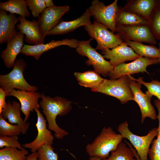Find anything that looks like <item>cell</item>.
<instances>
[{
  "label": "cell",
  "mask_w": 160,
  "mask_h": 160,
  "mask_svg": "<svg viewBox=\"0 0 160 160\" xmlns=\"http://www.w3.org/2000/svg\"><path fill=\"white\" fill-rule=\"evenodd\" d=\"M40 98L39 104L46 118L48 129L54 131V136L57 139H63L68 135V132L58 126L56 118L57 116H62L68 113L72 109V103L61 97H52L43 93L41 94Z\"/></svg>",
  "instance_id": "6da1fadb"
},
{
  "label": "cell",
  "mask_w": 160,
  "mask_h": 160,
  "mask_svg": "<svg viewBox=\"0 0 160 160\" xmlns=\"http://www.w3.org/2000/svg\"><path fill=\"white\" fill-rule=\"evenodd\" d=\"M123 137L111 127H104L91 143L87 145L86 151L90 157L97 156L102 160L109 157V153L116 150Z\"/></svg>",
  "instance_id": "7a4b0ae2"
},
{
  "label": "cell",
  "mask_w": 160,
  "mask_h": 160,
  "mask_svg": "<svg viewBox=\"0 0 160 160\" xmlns=\"http://www.w3.org/2000/svg\"><path fill=\"white\" fill-rule=\"evenodd\" d=\"M26 66L23 59L16 60L12 71L5 75H0V86L5 91L6 96L9 97L11 91L16 89L27 91H36L37 87L32 86L26 81L23 72Z\"/></svg>",
  "instance_id": "3957f363"
},
{
  "label": "cell",
  "mask_w": 160,
  "mask_h": 160,
  "mask_svg": "<svg viewBox=\"0 0 160 160\" xmlns=\"http://www.w3.org/2000/svg\"><path fill=\"white\" fill-rule=\"evenodd\" d=\"M128 75L123 76L116 79H104L98 87L91 89L115 97L122 104L129 100H134L133 94L130 87Z\"/></svg>",
  "instance_id": "277c9868"
},
{
  "label": "cell",
  "mask_w": 160,
  "mask_h": 160,
  "mask_svg": "<svg viewBox=\"0 0 160 160\" xmlns=\"http://www.w3.org/2000/svg\"><path fill=\"white\" fill-rule=\"evenodd\" d=\"M93 39L91 37L87 41H78L76 51L81 55L88 58L86 61V64L92 65L95 71L104 77L109 76L114 67L109 61H106L103 56L97 52L95 48L91 46L90 42Z\"/></svg>",
  "instance_id": "5b68a950"
},
{
  "label": "cell",
  "mask_w": 160,
  "mask_h": 160,
  "mask_svg": "<svg viewBox=\"0 0 160 160\" xmlns=\"http://www.w3.org/2000/svg\"><path fill=\"white\" fill-rule=\"evenodd\" d=\"M117 130L123 138H127L130 141L140 160H148V156L150 146L154 138L157 135L158 128H153L145 135L139 136L130 131L127 121H125L119 125Z\"/></svg>",
  "instance_id": "8992f818"
},
{
  "label": "cell",
  "mask_w": 160,
  "mask_h": 160,
  "mask_svg": "<svg viewBox=\"0 0 160 160\" xmlns=\"http://www.w3.org/2000/svg\"><path fill=\"white\" fill-rule=\"evenodd\" d=\"M84 28L89 35L95 39L97 43L95 49L102 51L112 49L124 42L123 39L117 34H115L104 25L96 20Z\"/></svg>",
  "instance_id": "52a82bcc"
},
{
  "label": "cell",
  "mask_w": 160,
  "mask_h": 160,
  "mask_svg": "<svg viewBox=\"0 0 160 160\" xmlns=\"http://www.w3.org/2000/svg\"><path fill=\"white\" fill-rule=\"evenodd\" d=\"M117 0L108 5L98 0H93L89 9L95 20L102 23L113 33L117 32L116 19L119 6Z\"/></svg>",
  "instance_id": "ba28073f"
},
{
  "label": "cell",
  "mask_w": 160,
  "mask_h": 160,
  "mask_svg": "<svg viewBox=\"0 0 160 160\" xmlns=\"http://www.w3.org/2000/svg\"><path fill=\"white\" fill-rule=\"evenodd\" d=\"M116 29L117 34L124 41H132L152 44L156 43L149 24L119 26L116 27Z\"/></svg>",
  "instance_id": "9c48e42d"
},
{
  "label": "cell",
  "mask_w": 160,
  "mask_h": 160,
  "mask_svg": "<svg viewBox=\"0 0 160 160\" xmlns=\"http://www.w3.org/2000/svg\"><path fill=\"white\" fill-rule=\"evenodd\" d=\"M128 76L130 87L134 95V100L138 104L140 110L141 123H143L146 117L155 120L157 119V115L151 102L153 96L148 91L145 93H143L141 89L142 84L136 82L130 75H128Z\"/></svg>",
  "instance_id": "30bf717a"
},
{
  "label": "cell",
  "mask_w": 160,
  "mask_h": 160,
  "mask_svg": "<svg viewBox=\"0 0 160 160\" xmlns=\"http://www.w3.org/2000/svg\"><path fill=\"white\" fill-rule=\"evenodd\" d=\"M158 63V60L151 59L140 56L131 63H121L114 67L113 71L109 75L110 79H116L126 75L139 73H148V66Z\"/></svg>",
  "instance_id": "8fae6325"
},
{
  "label": "cell",
  "mask_w": 160,
  "mask_h": 160,
  "mask_svg": "<svg viewBox=\"0 0 160 160\" xmlns=\"http://www.w3.org/2000/svg\"><path fill=\"white\" fill-rule=\"evenodd\" d=\"M70 10L67 5L47 8L37 21L42 35L45 38L47 33L62 20L63 16Z\"/></svg>",
  "instance_id": "7c38bea8"
},
{
  "label": "cell",
  "mask_w": 160,
  "mask_h": 160,
  "mask_svg": "<svg viewBox=\"0 0 160 160\" xmlns=\"http://www.w3.org/2000/svg\"><path fill=\"white\" fill-rule=\"evenodd\" d=\"M36 113L37 120L36 126L38 134L36 139L33 141L22 145L25 148L30 149L32 152L37 151L38 149L45 144L52 145L54 140V137L50 130L47 128V120L39 108L34 110Z\"/></svg>",
  "instance_id": "4fadbf2b"
},
{
  "label": "cell",
  "mask_w": 160,
  "mask_h": 160,
  "mask_svg": "<svg viewBox=\"0 0 160 160\" xmlns=\"http://www.w3.org/2000/svg\"><path fill=\"white\" fill-rule=\"evenodd\" d=\"M63 45L76 49L78 47V41L74 39H66L57 41L52 40L46 44L34 45L24 44L20 53L26 56H33L38 60L41 55L45 52Z\"/></svg>",
  "instance_id": "5bb4252c"
},
{
  "label": "cell",
  "mask_w": 160,
  "mask_h": 160,
  "mask_svg": "<svg viewBox=\"0 0 160 160\" xmlns=\"http://www.w3.org/2000/svg\"><path fill=\"white\" fill-rule=\"evenodd\" d=\"M20 23L17 25V29L25 35V41L29 45L44 44L43 37L37 21L26 20L20 16L18 17Z\"/></svg>",
  "instance_id": "9a60e30c"
},
{
  "label": "cell",
  "mask_w": 160,
  "mask_h": 160,
  "mask_svg": "<svg viewBox=\"0 0 160 160\" xmlns=\"http://www.w3.org/2000/svg\"><path fill=\"white\" fill-rule=\"evenodd\" d=\"M124 41L121 44L110 49H106L102 51L104 58L109 59L114 67L125 61L134 60L140 56L130 47Z\"/></svg>",
  "instance_id": "2e32d148"
},
{
  "label": "cell",
  "mask_w": 160,
  "mask_h": 160,
  "mask_svg": "<svg viewBox=\"0 0 160 160\" xmlns=\"http://www.w3.org/2000/svg\"><path fill=\"white\" fill-rule=\"evenodd\" d=\"M10 96L15 97L19 101L21 111L25 116L24 120L25 122L28 119L30 112L40 107L38 99L40 98L41 94L35 91L29 92L15 89L10 92Z\"/></svg>",
  "instance_id": "e0dca14e"
},
{
  "label": "cell",
  "mask_w": 160,
  "mask_h": 160,
  "mask_svg": "<svg viewBox=\"0 0 160 160\" xmlns=\"http://www.w3.org/2000/svg\"><path fill=\"white\" fill-rule=\"evenodd\" d=\"M25 36L20 31H17V34L8 41L6 49L1 52L0 57L7 68L13 67L16 57L24 45Z\"/></svg>",
  "instance_id": "ac0fdd59"
},
{
  "label": "cell",
  "mask_w": 160,
  "mask_h": 160,
  "mask_svg": "<svg viewBox=\"0 0 160 160\" xmlns=\"http://www.w3.org/2000/svg\"><path fill=\"white\" fill-rule=\"evenodd\" d=\"M92 15L89 8L80 17L73 20L64 21L61 20L47 34V35L62 34L73 31L82 26L91 24L90 18Z\"/></svg>",
  "instance_id": "d6986e66"
},
{
  "label": "cell",
  "mask_w": 160,
  "mask_h": 160,
  "mask_svg": "<svg viewBox=\"0 0 160 160\" xmlns=\"http://www.w3.org/2000/svg\"><path fill=\"white\" fill-rule=\"evenodd\" d=\"M19 19L15 14L0 10V44L7 42L17 34L15 25Z\"/></svg>",
  "instance_id": "ffe728a7"
},
{
  "label": "cell",
  "mask_w": 160,
  "mask_h": 160,
  "mask_svg": "<svg viewBox=\"0 0 160 160\" xmlns=\"http://www.w3.org/2000/svg\"><path fill=\"white\" fill-rule=\"evenodd\" d=\"M21 108L20 103L19 102L13 100L11 103L8 101L0 115L5 120L7 119L9 123L18 125L22 129V134L25 135L27 133L30 123L25 122L21 117Z\"/></svg>",
  "instance_id": "44dd1931"
},
{
  "label": "cell",
  "mask_w": 160,
  "mask_h": 160,
  "mask_svg": "<svg viewBox=\"0 0 160 160\" xmlns=\"http://www.w3.org/2000/svg\"><path fill=\"white\" fill-rule=\"evenodd\" d=\"M157 1L155 0H128L123 8L149 21Z\"/></svg>",
  "instance_id": "7402d4cb"
},
{
  "label": "cell",
  "mask_w": 160,
  "mask_h": 160,
  "mask_svg": "<svg viewBox=\"0 0 160 160\" xmlns=\"http://www.w3.org/2000/svg\"><path fill=\"white\" fill-rule=\"evenodd\" d=\"M116 27L122 25H148L149 21L143 17L119 6L116 19Z\"/></svg>",
  "instance_id": "603a6c76"
},
{
  "label": "cell",
  "mask_w": 160,
  "mask_h": 160,
  "mask_svg": "<svg viewBox=\"0 0 160 160\" xmlns=\"http://www.w3.org/2000/svg\"><path fill=\"white\" fill-rule=\"evenodd\" d=\"M74 76L80 85L90 88L91 89L98 87L104 79L95 70L88 71L84 72H75Z\"/></svg>",
  "instance_id": "cb8c5ba5"
},
{
  "label": "cell",
  "mask_w": 160,
  "mask_h": 160,
  "mask_svg": "<svg viewBox=\"0 0 160 160\" xmlns=\"http://www.w3.org/2000/svg\"><path fill=\"white\" fill-rule=\"evenodd\" d=\"M27 6L26 1L25 0H9L0 3V9L9 12L11 14H18L25 18L30 15Z\"/></svg>",
  "instance_id": "d4e9b609"
},
{
  "label": "cell",
  "mask_w": 160,
  "mask_h": 160,
  "mask_svg": "<svg viewBox=\"0 0 160 160\" xmlns=\"http://www.w3.org/2000/svg\"><path fill=\"white\" fill-rule=\"evenodd\" d=\"M125 42L140 56L151 59H157L159 56V49L153 45H147L139 42L128 41Z\"/></svg>",
  "instance_id": "484cf974"
},
{
  "label": "cell",
  "mask_w": 160,
  "mask_h": 160,
  "mask_svg": "<svg viewBox=\"0 0 160 160\" xmlns=\"http://www.w3.org/2000/svg\"><path fill=\"white\" fill-rule=\"evenodd\" d=\"M111 153L109 157L102 160H137L131 148L122 142L117 149Z\"/></svg>",
  "instance_id": "4316f807"
},
{
  "label": "cell",
  "mask_w": 160,
  "mask_h": 160,
  "mask_svg": "<svg viewBox=\"0 0 160 160\" xmlns=\"http://www.w3.org/2000/svg\"><path fill=\"white\" fill-rule=\"evenodd\" d=\"M154 102L158 111L157 116L159 122L158 134L156 139H153L151 143L148 155L150 160H160V101L156 100Z\"/></svg>",
  "instance_id": "83f0119b"
},
{
  "label": "cell",
  "mask_w": 160,
  "mask_h": 160,
  "mask_svg": "<svg viewBox=\"0 0 160 160\" xmlns=\"http://www.w3.org/2000/svg\"><path fill=\"white\" fill-rule=\"evenodd\" d=\"M12 147H5L0 150V160H25L28 151L23 148L17 150Z\"/></svg>",
  "instance_id": "f1b7e54d"
},
{
  "label": "cell",
  "mask_w": 160,
  "mask_h": 160,
  "mask_svg": "<svg viewBox=\"0 0 160 160\" xmlns=\"http://www.w3.org/2000/svg\"><path fill=\"white\" fill-rule=\"evenodd\" d=\"M149 25L153 36L160 40V0H157L149 21Z\"/></svg>",
  "instance_id": "f546056e"
},
{
  "label": "cell",
  "mask_w": 160,
  "mask_h": 160,
  "mask_svg": "<svg viewBox=\"0 0 160 160\" xmlns=\"http://www.w3.org/2000/svg\"><path fill=\"white\" fill-rule=\"evenodd\" d=\"M22 133L20 127L7 122L0 115V136H17Z\"/></svg>",
  "instance_id": "4dcf8cb0"
},
{
  "label": "cell",
  "mask_w": 160,
  "mask_h": 160,
  "mask_svg": "<svg viewBox=\"0 0 160 160\" xmlns=\"http://www.w3.org/2000/svg\"><path fill=\"white\" fill-rule=\"evenodd\" d=\"M54 150L52 145H43L38 150L39 156L37 160H58V154L54 152Z\"/></svg>",
  "instance_id": "1f68e13d"
},
{
  "label": "cell",
  "mask_w": 160,
  "mask_h": 160,
  "mask_svg": "<svg viewBox=\"0 0 160 160\" xmlns=\"http://www.w3.org/2000/svg\"><path fill=\"white\" fill-rule=\"evenodd\" d=\"M135 81L145 86L148 91L152 95L156 97L160 101V81L157 80H153L149 82H146L143 81V77L136 79L132 77Z\"/></svg>",
  "instance_id": "d6a6232c"
},
{
  "label": "cell",
  "mask_w": 160,
  "mask_h": 160,
  "mask_svg": "<svg viewBox=\"0 0 160 160\" xmlns=\"http://www.w3.org/2000/svg\"><path fill=\"white\" fill-rule=\"evenodd\" d=\"M27 6L34 17H39L47 8L44 0H26Z\"/></svg>",
  "instance_id": "836d02e7"
},
{
  "label": "cell",
  "mask_w": 160,
  "mask_h": 160,
  "mask_svg": "<svg viewBox=\"0 0 160 160\" xmlns=\"http://www.w3.org/2000/svg\"><path fill=\"white\" fill-rule=\"evenodd\" d=\"M18 140L17 136H0V148L12 147L22 149L24 147L19 143Z\"/></svg>",
  "instance_id": "e575fe53"
},
{
  "label": "cell",
  "mask_w": 160,
  "mask_h": 160,
  "mask_svg": "<svg viewBox=\"0 0 160 160\" xmlns=\"http://www.w3.org/2000/svg\"><path fill=\"white\" fill-rule=\"evenodd\" d=\"M7 97L6 94L4 90L0 88V113L2 110L6 106L7 103L5 101V97Z\"/></svg>",
  "instance_id": "d590c367"
},
{
  "label": "cell",
  "mask_w": 160,
  "mask_h": 160,
  "mask_svg": "<svg viewBox=\"0 0 160 160\" xmlns=\"http://www.w3.org/2000/svg\"><path fill=\"white\" fill-rule=\"evenodd\" d=\"M39 156L38 151L32 152V153L27 156L25 160H37Z\"/></svg>",
  "instance_id": "8d00e7d4"
},
{
  "label": "cell",
  "mask_w": 160,
  "mask_h": 160,
  "mask_svg": "<svg viewBox=\"0 0 160 160\" xmlns=\"http://www.w3.org/2000/svg\"><path fill=\"white\" fill-rule=\"evenodd\" d=\"M125 143H126L131 148V149H132L133 152L135 155V156L137 159V160H140V158H139V155H138V154L137 153L136 150L135 149H134L132 147V145L130 144L128 142H127L126 141L125 142Z\"/></svg>",
  "instance_id": "74e56055"
},
{
  "label": "cell",
  "mask_w": 160,
  "mask_h": 160,
  "mask_svg": "<svg viewBox=\"0 0 160 160\" xmlns=\"http://www.w3.org/2000/svg\"><path fill=\"white\" fill-rule=\"evenodd\" d=\"M47 8L55 6L52 0H44Z\"/></svg>",
  "instance_id": "f35d334b"
},
{
  "label": "cell",
  "mask_w": 160,
  "mask_h": 160,
  "mask_svg": "<svg viewBox=\"0 0 160 160\" xmlns=\"http://www.w3.org/2000/svg\"><path fill=\"white\" fill-rule=\"evenodd\" d=\"M89 160H102L99 157L97 156L90 157Z\"/></svg>",
  "instance_id": "ab89813d"
},
{
  "label": "cell",
  "mask_w": 160,
  "mask_h": 160,
  "mask_svg": "<svg viewBox=\"0 0 160 160\" xmlns=\"http://www.w3.org/2000/svg\"><path fill=\"white\" fill-rule=\"evenodd\" d=\"M159 56L158 58V63L160 65V42L159 43Z\"/></svg>",
  "instance_id": "60d3db41"
}]
</instances>
